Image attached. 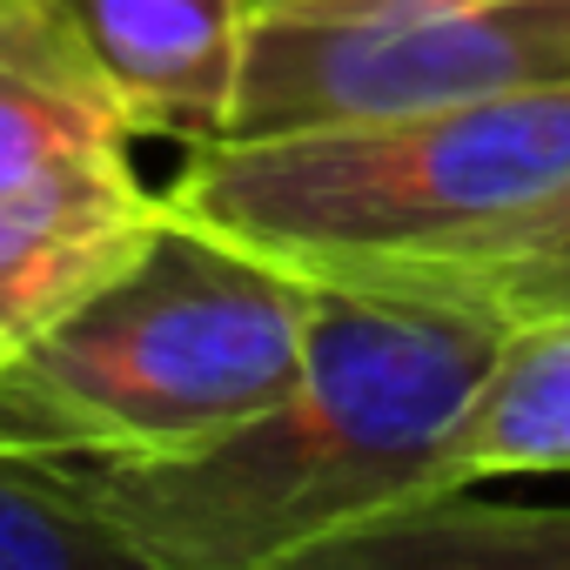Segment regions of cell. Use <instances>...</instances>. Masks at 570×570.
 Returning <instances> with one entry per match:
<instances>
[{"label": "cell", "instance_id": "cell-1", "mask_svg": "<svg viewBox=\"0 0 570 570\" xmlns=\"http://www.w3.org/2000/svg\"><path fill=\"white\" fill-rule=\"evenodd\" d=\"M510 323L436 282H316L289 396L222 443L81 476L141 570H289L436 497V456Z\"/></svg>", "mask_w": 570, "mask_h": 570}, {"label": "cell", "instance_id": "cell-2", "mask_svg": "<svg viewBox=\"0 0 570 570\" xmlns=\"http://www.w3.org/2000/svg\"><path fill=\"white\" fill-rule=\"evenodd\" d=\"M316 282L168 208L161 235L0 370V463L115 476L195 456L289 396Z\"/></svg>", "mask_w": 570, "mask_h": 570}, {"label": "cell", "instance_id": "cell-3", "mask_svg": "<svg viewBox=\"0 0 570 570\" xmlns=\"http://www.w3.org/2000/svg\"><path fill=\"white\" fill-rule=\"evenodd\" d=\"M570 188V88L188 148L168 208L303 282H423Z\"/></svg>", "mask_w": 570, "mask_h": 570}, {"label": "cell", "instance_id": "cell-4", "mask_svg": "<svg viewBox=\"0 0 570 570\" xmlns=\"http://www.w3.org/2000/svg\"><path fill=\"white\" fill-rule=\"evenodd\" d=\"M570 88V0H309L248 28L222 141Z\"/></svg>", "mask_w": 570, "mask_h": 570}, {"label": "cell", "instance_id": "cell-5", "mask_svg": "<svg viewBox=\"0 0 570 570\" xmlns=\"http://www.w3.org/2000/svg\"><path fill=\"white\" fill-rule=\"evenodd\" d=\"M55 8L135 115L141 141L208 148L228 135L255 28L248 0H55Z\"/></svg>", "mask_w": 570, "mask_h": 570}, {"label": "cell", "instance_id": "cell-6", "mask_svg": "<svg viewBox=\"0 0 570 570\" xmlns=\"http://www.w3.org/2000/svg\"><path fill=\"white\" fill-rule=\"evenodd\" d=\"M135 141V115L55 0H0V195L141 175Z\"/></svg>", "mask_w": 570, "mask_h": 570}, {"label": "cell", "instance_id": "cell-7", "mask_svg": "<svg viewBox=\"0 0 570 570\" xmlns=\"http://www.w3.org/2000/svg\"><path fill=\"white\" fill-rule=\"evenodd\" d=\"M161 222L168 188H148L141 175L0 195V370L108 275H121L161 235Z\"/></svg>", "mask_w": 570, "mask_h": 570}, {"label": "cell", "instance_id": "cell-8", "mask_svg": "<svg viewBox=\"0 0 570 570\" xmlns=\"http://www.w3.org/2000/svg\"><path fill=\"white\" fill-rule=\"evenodd\" d=\"M563 470H570V316L510 323L497 363L470 390L436 456V497L483 490L497 476H563Z\"/></svg>", "mask_w": 570, "mask_h": 570}, {"label": "cell", "instance_id": "cell-9", "mask_svg": "<svg viewBox=\"0 0 570 570\" xmlns=\"http://www.w3.org/2000/svg\"><path fill=\"white\" fill-rule=\"evenodd\" d=\"M323 570H570V503H470L430 497L363 537H350Z\"/></svg>", "mask_w": 570, "mask_h": 570}, {"label": "cell", "instance_id": "cell-10", "mask_svg": "<svg viewBox=\"0 0 570 570\" xmlns=\"http://www.w3.org/2000/svg\"><path fill=\"white\" fill-rule=\"evenodd\" d=\"M128 563L81 476L0 463V570H88Z\"/></svg>", "mask_w": 570, "mask_h": 570}, {"label": "cell", "instance_id": "cell-11", "mask_svg": "<svg viewBox=\"0 0 570 570\" xmlns=\"http://www.w3.org/2000/svg\"><path fill=\"white\" fill-rule=\"evenodd\" d=\"M436 289H463L476 303H490L503 323H537V316H570V188L557 202H543L537 215H523L510 235H497L490 248L463 255L443 275H423Z\"/></svg>", "mask_w": 570, "mask_h": 570}, {"label": "cell", "instance_id": "cell-12", "mask_svg": "<svg viewBox=\"0 0 570 570\" xmlns=\"http://www.w3.org/2000/svg\"><path fill=\"white\" fill-rule=\"evenodd\" d=\"M255 14H275V8H309V0H248Z\"/></svg>", "mask_w": 570, "mask_h": 570}]
</instances>
